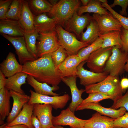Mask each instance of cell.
I'll return each mask as SVG.
<instances>
[{"label":"cell","instance_id":"obj_1","mask_svg":"<svg viewBox=\"0 0 128 128\" xmlns=\"http://www.w3.org/2000/svg\"><path fill=\"white\" fill-rule=\"evenodd\" d=\"M51 54L45 55L34 61H28L23 65L22 72L33 77L38 81L52 86H58L62 77L55 66Z\"/></svg>","mask_w":128,"mask_h":128},{"label":"cell","instance_id":"obj_2","mask_svg":"<svg viewBox=\"0 0 128 128\" xmlns=\"http://www.w3.org/2000/svg\"><path fill=\"white\" fill-rule=\"evenodd\" d=\"M85 90L88 94L96 92L105 94L113 101L122 96L124 92L118 77L110 75L99 82L85 87Z\"/></svg>","mask_w":128,"mask_h":128},{"label":"cell","instance_id":"obj_3","mask_svg":"<svg viewBox=\"0 0 128 128\" xmlns=\"http://www.w3.org/2000/svg\"><path fill=\"white\" fill-rule=\"evenodd\" d=\"M81 1L79 0H61L55 5L49 13L54 18L58 24L64 27L67 22L80 6Z\"/></svg>","mask_w":128,"mask_h":128},{"label":"cell","instance_id":"obj_4","mask_svg":"<svg viewBox=\"0 0 128 128\" xmlns=\"http://www.w3.org/2000/svg\"><path fill=\"white\" fill-rule=\"evenodd\" d=\"M55 31L59 45L65 50L68 55H77L81 49L90 45L78 40L73 34L59 24L56 25Z\"/></svg>","mask_w":128,"mask_h":128},{"label":"cell","instance_id":"obj_5","mask_svg":"<svg viewBox=\"0 0 128 128\" xmlns=\"http://www.w3.org/2000/svg\"><path fill=\"white\" fill-rule=\"evenodd\" d=\"M128 60V54L118 47H113L112 53L106 62L104 72L109 75L118 76L124 71L125 65Z\"/></svg>","mask_w":128,"mask_h":128},{"label":"cell","instance_id":"obj_6","mask_svg":"<svg viewBox=\"0 0 128 128\" xmlns=\"http://www.w3.org/2000/svg\"><path fill=\"white\" fill-rule=\"evenodd\" d=\"M113 47L101 48L91 53L86 60L90 71L96 73L104 72L106 62L111 54Z\"/></svg>","mask_w":128,"mask_h":128},{"label":"cell","instance_id":"obj_7","mask_svg":"<svg viewBox=\"0 0 128 128\" xmlns=\"http://www.w3.org/2000/svg\"><path fill=\"white\" fill-rule=\"evenodd\" d=\"M30 92L31 95L28 104L30 105L49 104L55 110L64 108L70 99V96L68 94L60 96H51L39 94L31 90H30Z\"/></svg>","mask_w":128,"mask_h":128},{"label":"cell","instance_id":"obj_8","mask_svg":"<svg viewBox=\"0 0 128 128\" xmlns=\"http://www.w3.org/2000/svg\"><path fill=\"white\" fill-rule=\"evenodd\" d=\"M40 36L36 46L38 58L57 50L60 46L55 31L49 32L39 33Z\"/></svg>","mask_w":128,"mask_h":128},{"label":"cell","instance_id":"obj_9","mask_svg":"<svg viewBox=\"0 0 128 128\" xmlns=\"http://www.w3.org/2000/svg\"><path fill=\"white\" fill-rule=\"evenodd\" d=\"M86 121L76 117L68 107L62 110L58 115L53 116L52 123L54 126H69L71 128H83Z\"/></svg>","mask_w":128,"mask_h":128},{"label":"cell","instance_id":"obj_10","mask_svg":"<svg viewBox=\"0 0 128 128\" xmlns=\"http://www.w3.org/2000/svg\"><path fill=\"white\" fill-rule=\"evenodd\" d=\"M1 35L14 48L21 65L26 62L36 59L28 51L23 36L12 37L2 34Z\"/></svg>","mask_w":128,"mask_h":128},{"label":"cell","instance_id":"obj_11","mask_svg":"<svg viewBox=\"0 0 128 128\" xmlns=\"http://www.w3.org/2000/svg\"><path fill=\"white\" fill-rule=\"evenodd\" d=\"M86 61L82 62L78 66L76 73L80 79V84L85 87L99 82L104 80L109 74L105 72L96 73L84 69L83 65Z\"/></svg>","mask_w":128,"mask_h":128},{"label":"cell","instance_id":"obj_12","mask_svg":"<svg viewBox=\"0 0 128 128\" xmlns=\"http://www.w3.org/2000/svg\"><path fill=\"white\" fill-rule=\"evenodd\" d=\"M92 18L97 24L100 34L113 31H120L122 27L119 21L110 13L108 15L94 14Z\"/></svg>","mask_w":128,"mask_h":128},{"label":"cell","instance_id":"obj_13","mask_svg":"<svg viewBox=\"0 0 128 128\" xmlns=\"http://www.w3.org/2000/svg\"><path fill=\"white\" fill-rule=\"evenodd\" d=\"M92 19V16L89 13L79 16L78 15L77 11L67 22L64 27L67 31L70 32H73L79 37L84 28Z\"/></svg>","mask_w":128,"mask_h":128},{"label":"cell","instance_id":"obj_14","mask_svg":"<svg viewBox=\"0 0 128 128\" xmlns=\"http://www.w3.org/2000/svg\"><path fill=\"white\" fill-rule=\"evenodd\" d=\"M77 77L75 75L62 78V81L70 89L72 100L69 107L74 113L77 107L82 103L83 100L82 98V95L85 91V89L79 90L78 88L76 83Z\"/></svg>","mask_w":128,"mask_h":128},{"label":"cell","instance_id":"obj_15","mask_svg":"<svg viewBox=\"0 0 128 128\" xmlns=\"http://www.w3.org/2000/svg\"><path fill=\"white\" fill-rule=\"evenodd\" d=\"M85 109H90L96 111L101 115L108 116L114 119H117L123 115L126 112V109L121 107L118 109L102 106L98 102L82 103L76 108V111Z\"/></svg>","mask_w":128,"mask_h":128},{"label":"cell","instance_id":"obj_16","mask_svg":"<svg viewBox=\"0 0 128 128\" xmlns=\"http://www.w3.org/2000/svg\"><path fill=\"white\" fill-rule=\"evenodd\" d=\"M53 107L49 104H36L34 105L33 114L39 120L42 128H54L52 123Z\"/></svg>","mask_w":128,"mask_h":128},{"label":"cell","instance_id":"obj_17","mask_svg":"<svg viewBox=\"0 0 128 128\" xmlns=\"http://www.w3.org/2000/svg\"><path fill=\"white\" fill-rule=\"evenodd\" d=\"M27 1L22 0L20 17L18 20L24 32L27 33H32L35 30L34 20L35 16L30 10Z\"/></svg>","mask_w":128,"mask_h":128},{"label":"cell","instance_id":"obj_18","mask_svg":"<svg viewBox=\"0 0 128 128\" xmlns=\"http://www.w3.org/2000/svg\"><path fill=\"white\" fill-rule=\"evenodd\" d=\"M9 91L13 102L11 111L7 116L8 123L15 119L20 112L24 105L28 102L30 98V96L25 94H21L11 90Z\"/></svg>","mask_w":128,"mask_h":128},{"label":"cell","instance_id":"obj_19","mask_svg":"<svg viewBox=\"0 0 128 128\" xmlns=\"http://www.w3.org/2000/svg\"><path fill=\"white\" fill-rule=\"evenodd\" d=\"M22 65L18 63L14 54L11 52L0 64V71L7 78L22 72Z\"/></svg>","mask_w":128,"mask_h":128},{"label":"cell","instance_id":"obj_20","mask_svg":"<svg viewBox=\"0 0 128 128\" xmlns=\"http://www.w3.org/2000/svg\"><path fill=\"white\" fill-rule=\"evenodd\" d=\"M83 61L77 54L68 55L58 68L62 78L76 75L77 67Z\"/></svg>","mask_w":128,"mask_h":128},{"label":"cell","instance_id":"obj_21","mask_svg":"<svg viewBox=\"0 0 128 128\" xmlns=\"http://www.w3.org/2000/svg\"><path fill=\"white\" fill-rule=\"evenodd\" d=\"M57 24L54 18L49 17L46 13L39 14L35 17V29L39 33L49 32L55 31Z\"/></svg>","mask_w":128,"mask_h":128},{"label":"cell","instance_id":"obj_22","mask_svg":"<svg viewBox=\"0 0 128 128\" xmlns=\"http://www.w3.org/2000/svg\"><path fill=\"white\" fill-rule=\"evenodd\" d=\"M24 31L18 20L6 19L0 21V32L12 37L23 36Z\"/></svg>","mask_w":128,"mask_h":128},{"label":"cell","instance_id":"obj_23","mask_svg":"<svg viewBox=\"0 0 128 128\" xmlns=\"http://www.w3.org/2000/svg\"><path fill=\"white\" fill-rule=\"evenodd\" d=\"M114 120L97 112L91 118L87 120L83 128H113Z\"/></svg>","mask_w":128,"mask_h":128},{"label":"cell","instance_id":"obj_24","mask_svg":"<svg viewBox=\"0 0 128 128\" xmlns=\"http://www.w3.org/2000/svg\"><path fill=\"white\" fill-rule=\"evenodd\" d=\"M33 108L34 105L29 104L28 103L25 104L18 115L12 122L7 123V126L9 127L22 124L27 126L28 128H34L31 121Z\"/></svg>","mask_w":128,"mask_h":128},{"label":"cell","instance_id":"obj_25","mask_svg":"<svg viewBox=\"0 0 128 128\" xmlns=\"http://www.w3.org/2000/svg\"><path fill=\"white\" fill-rule=\"evenodd\" d=\"M27 81V83L33 88L35 92L41 95L51 96H59V95L54 92L59 89L58 86L51 87L46 83L40 82L33 77L28 75Z\"/></svg>","mask_w":128,"mask_h":128},{"label":"cell","instance_id":"obj_26","mask_svg":"<svg viewBox=\"0 0 128 128\" xmlns=\"http://www.w3.org/2000/svg\"><path fill=\"white\" fill-rule=\"evenodd\" d=\"M28 75L23 72L18 73L6 78L5 87L8 90H12L21 93L25 94L21 88L26 82Z\"/></svg>","mask_w":128,"mask_h":128},{"label":"cell","instance_id":"obj_27","mask_svg":"<svg viewBox=\"0 0 128 128\" xmlns=\"http://www.w3.org/2000/svg\"><path fill=\"white\" fill-rule=\"evenodd\" d=\"M120 31H113L103 34H100L99 37L101 38L103 41L101 48H105L116 46L121 49L122 44L120 37Z\"/></svg>","mask_w":128,"mask_h":128},{"label":"cell","instance_id":"obj_28","mask_svg":"<svg viewBox=\"0 0 128 128\" xmlns=\"http://www.w3.org/2000/svg\"><path fill=\"white\" fill-rule=\"evenodd\" d=\"M100 34L97 24L92 19L87 25L86 30L81 34V41L87 43L90 45L99 37Z\"/></svg>","mask_w":128,"mask_h":128},{"label":"cell","instance_id":"obj_29","mask_svg":"<svg viewBox=\"0 0 128 128\" xmlns=\"http://www.w3.org/2000/svg\"><path fill=\"white\" fill-rule=\"evenodd\" d=\"M107 9L102 6L99 0H90L86 6H80L78 8L77 13L78 15L81 16L86 12L93 13L100 15H108L109 14Z\"/></svg>","mask_w":128,"mask_h":128},{"label":"cell","instance_id":"obj_30","mask_svg":"<svg viewBox=\"0 0 128 128\" xmlns=\"http://www.w3.org/2000/svg\"><path fill=\"white\" fill-rule=\"evenodd\" d=\"M10 97L9 91L5 87L0 89V121H3L9 114Z\"/></svg>","mask_w":128,"mask_h":128},{"label":"cell","instance_id":"obj_31","mask_svg":"<svg viewBox=\"0 0 128 128\" xmlns=\"http://www.w3.org/2000/svg\"><path fill=\"white\" fill-rule=\"evenodd\" d=\"M23 35L27 49L36 59L37 57L36 40L39 36V33L36 30L32 33H27L24 32Z\"/></svg>","mask_w":128,"mask_h":128},{"label":"cell","instance_id":"obj_32","mask_svg":"<svg viewBox=\"0 0 128 128\" xmlns=\"http://www.w3.org/2000/svg\"><path fill=\"white\" fill-rule=\"evenodd\" d=\"M29 2L32 9L38 15L49 13L53 7L50 2L45 0H31Z\"/></svg>","mask_w":128,"mask_h":128},{"label":"cell","instance_id":"obj_33","mask_svg":"<svg viewBox=\"0 0 128 128\" xmlns=\"http://www.w3.org/2000/svg\"><path fill=\"white\" fill-rule=\"evenodd\" d=\"M103 40L99 37L95 41L87 47L81 49L77 55L83 61H86L90 54L101 48Z\"/></svg>","mask_w":128,"mask_h":128},{"label":"cell","instance_id":"obj_34","mask_svg":"<svg viewBox=\"0 0 128 128\" xmlns=\"http://www.w3.org/2000/svg\"><path fill=\"white\" fill-rule=\"evenodd\" d=\"M22 0H13L6 15V19L18 20L21 7Z\"/></svg>","mask_w":128,"mask_h":128},{"label":"cell","instance_id":"obj_35","mask_svg":"<svg viewBox=\"0 0 128 128\" xmlns=\"http://www.w3.org/2000/svg\"><path fill=\"white\" fill-rule=\"evenodd\" d=\"M51 55L53 62L58 69L68 55L65 50L60 46L57 50L51 53Z\"/></svg>","mask_w":128,"mask_h":128},{"label":"cell","instance_id":"obj_36","mask_svg":"<svg viewBox=\"0 0 128 128\" xmlns=\"http://www.w3.org/2000/svg\"><path fill=\"white\" fill-rule=\"evenodd\" d=\"M101 4L102 7L108 10L114 17L118 20L122 27L128 30V18L123 16L117 13L110 7L107 2Z\"/></svg>","mask_w":128,"mask_h":128},{"label":"cell","instance_id":"obj_37","mask_svg":"<svg viewBox=\"0 0 128 128\" xmlns=\"http://www.w3.org/2000/svg\"><path fill=\"white\" fill-rule=\"evenodd\" d=\"M88 94V97L83 100L82 103L98 102L104 99H111V98L106 94L100 92H94Z\"/></svg>","mask_w":128,"mask_h":128},{"label":"cell","instance_id":"obj_38","mask_svg":"<svg viewBox=\"0 0 128 128\" xmlns=\"http://www.w3.org/2000/svg\"><path fill=\"white\" fill-rule=\"evenodd\" d=\"M113 101V105L111 108L117 109L123 107L128 111V90L124 95L119 97Z\"/></svg>","mask_w":128,"mask_h":128},{"label":"cell","instance_id":"obj_39","mask_svg":"<svg viewBox=\"0 0 128 128\" xmlns=\"http://www.w3.org/2000/svg\"><path fill=\"white\" fill-rule=\"evenodd\" d=\"M120 37L122 51L128 54V30L122 27L120 31Z\"/></svg>","mask_w":128,"mask_h":128},{"label":"cell","instance_id":"obj_40","mask_svg":"<svg viewBox=\"0 0 128 128\" xmlns=\"http://www.w3.org/2000/svg\"><path fill=\"white\" fill-rule=\"evenodd\" d=\"M12 0H0V19H6V14L12 2Z\"/></svg>","mask_w":128,"mask_h":128},{"label":"cell","instance_id":"obj_41","mask_svg":"<svg viewBox=\"0 0 128 128\" xmlns=\"http://www.w3.org/2000/svg\"><path fill=\"white\" fill-rule=\"evenodd\" d=\"M114 127L122 128H128V112H126L123 115L114 119Z\"/></svg>","mask_w":128,"mask_h":128},{"label":"cell","instance_id":"obj_42","mask_svg":"<svg viewBox=\"0 0 128 128\" xmlns=\"http://www.w3.org/2000/svg\"><path fill=\"white\" fill-rule=\"evenodd\" d=\"M116 5H119L122 7L120 12V15L122 16L127 15L126 9L128 5V0H114L112 4L109 5L111 8Z\"/></svg>","mask_w":128,"mask_h":128},{"label":"cell","instance_id":"obj_43","mask_svg":"<svg viewBox=\"0 0 128 128\" xmlns=\"http://www.w3.org/2000/svg\"><path fill=\"white\" fill-rule=\"evenodd\" d=\"M31 121L34 128H42L41 123L37 116L33 114L32 115Z\"/></svg>","mask_w":128,"mask_h":128},{"label":"cell","instance_id":"obj_44","mask_svg":"<svg viewBox=\"0 0 128 128\" xmlns=\"http://www.w3.org/2000/svg\"><path fill=\"white\" fill-rule=\"evenodd\" d=\"M120 83L122 89L124 91L128 88V78H123L120 81Z\"/></svg>","mask_w":128,"mask_h":128},{"label":"cell","instance_id":"obj_45","mask_svg":"<svg viewBox=\"0 0 128 128\" xmlns=\"http://www.w3.org/2000/svg\"><path fill=\"white\" fill-rule=\"evenodd\" d=\"M6 79L5 77L0 71V89L5 87Z\"/></svg>","mask_w":128,"mask_h":128},{"label":"cell","instance_id":"obj_46","mask_svg":"<svg viewBox=\"0 0 128 128\" xmlns=\"http://www.w3.org/2000/svg\"><path fill=\"white\" fill-rule=\"evenodd\" d=\"M5 128H28L26 126L22 124H18L14 125L12 126L8 127L6 126Z\"/></svg>","mask_w":128,"mask_h":128},{"label":"cell","instance_id":"obj_47","mask_svg":"<svg viewBox=\"0 0 128 128\" xmlns=\"http://www.w3.org/2000/svg\"><path fill=\"white\" fill-rule=\"evenodd\" d=\"M90 0H81L80 1L82 3L83 6H87Z\"/></svg>","mask_w":128,"mask_h":128},{"label":"cell","instance_id":"obj_48","mask_svg":"<svg viewBox=\"0 0 128 128\" xmlns=\"http://www.w3.org/2000/svg\"><path fill=\"white\" fill-rule=\"evenodd\" d=\"M49 1L53 6L56 5L59 1L57 0H50Z\"/></svg>","mask_w":128,"mask_h":128},{"label":"cell","instance_id":"obj_49","mask_svg":"<svg viewBox=\"0 0 128 128\" xmlns=\"http://www.w3.org/2000/svg\"><path fill=\"white\" fill-rule=\"evenodd\" d=\"M124 70L128 73V60L125 65Z\"/></svg>","mask_w":128,"mask_h":128},{"label":"cell","instance_id":"obj_50","mask_svg":"<svg viewBox=\"0 0 128 128\" xmlns=\"http://www.w3.org/2000/svg\"><path fill=\"white\" fill-rule=\"evenodd\" d=\"M7 124H6L4 123L1 125L0 126V128H5V127Z\"/></svg>","mask_w":128,"mask_h":128},{"label":"cell","instance_id":"obj_51","mask_svg":"<svg viewBox=\"0 0 128 128\" xmlns=\"http://www.w3.org/2000/svg\"><path fill=\"white\" fill-rule=\"evenodd\" d=\"M99 1L101 3H105L107 2V0H99Z\"/></svg>","mask_w":128,"mask_h":128},{"label":"cell","instance_id":"obj_52","mask_svg":"<svg viewBox=\"0 0 128 128\" xmlns=\"http://www.w3.org/2000/svg\"><path fill=\"white\" fill-rule=\"evenodd\" d=\"M54 128H64L61 126H55Z\"/></svg>","mask_w":128,"mask_h":128},{"label":"cell","instance_id":"obj_53","mask_svg":"<svg viewBox=\"0 0 128 128\" xmlns=\"http://www.w3.org/2000/svg\"><path fill=\"white\" fill-rule=\"evenodd\" d=\"M113 128H122L119 127H114Z\"/></svg>","mask_w":128,"mask_h":128}]
</instances>
